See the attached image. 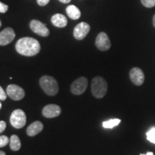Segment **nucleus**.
I'll list each match as a JSON object with an SVG mask.
<instances>
[{
  "mask_svg": "<svg viewBox=\"0 0 155 155\" xmlns=\"http://www.w3.org/2000/svg\"><path fill=\"white\" fill-rule=\"evenodd\" d=\"M7 94L9 98L15 101L22 99L25 96L24 89L15 84H10L7 86Z\"/></svg>",
  "mask_w": 155,
  "mask_h": 155,
  "instance_id": "nucleus-7",
  "label": "nucleus"
},
{
  "mask_svg": "<svg viewBox=\"0 0 155 155\" xmlns=\"http://www.w3.org/2000/svg\"><path fill=\"white\" fill-rule=\"evenodd\" d=\"M96 46L98 50L101 51H106L110 49L111 44L110 39L106 32H101L98 35L96 39Z\"/></svg>",
  "mask_w": 155,
  "mask_h": 155,
  "instance_id": "nucleus-9",
  "label": "nucleus"
},
{
  "mask_svg": "<svg viewBox=\"0 0 155 155\" xmlns=\"http://www.w3.org/2000/svg\"><path fill=\"white\" fill-rule=\"evenodd\" d=\"M7 93H5L2 87H0V100L1 101H5L7 99Z\"/></svg>",
  "mask_w": 155,
  "mask_h": 155,
  "instance_id": "nucleus-21",
  "label": "nucleus"
},
{
  "mask_svg": "<svg viewBox=\"0 0 155 155\" xmlns=\"http://www.w3.org/2000/svg\"><path fill=\"white\" fill-rule=\"evenodd\" d=\"M140 155H154V153L152 152H148L146 154H140Z\"/></svg>",
  "mask_w": 155,
  "mask_h": 155,
  "instance_id": "nucleus-26",
  "label": "nucleus"
},
{
  "mask_svg": "<svg viewBox=\"0 0 155 155\" xmlns=\"http://www.w3.org/2000/svg\"><path fill=\"white\" fill-rule=\"evenodd\" d=\"M88 87V79L82 76L77 78L71 86V91L74 95H81L86 91Z\"/></svg>",
  "mask_w": 155,
  "mask_h": 155,
  "instance_id": "nucleus-5",
  "label": "nucleus"
},
{
  "mask_svg": "<svg viewBox=\"0 0 155 155\" xmlns=\"http://www.w3.org/2000/svg\"><path fill=\"white\" fill-rule=\"evenodd\" d=\"M11 125L15 129H21L24 127L27 123L26 114L22 109H16L13 111L9 118Z\"/></svg>",
  "mask_w": 155,
  "mask_h": 155,
  "instance_id": "nucleus-4",
  "label": "nucleus"
},
{
  "mask_svg": "<svg viewBox=\"0 0 155 155\" xmlns=\"http://www.w3.org/2000/svg\"><path fill=\"white\" fill-rule=\"evenodd\" d=\"M59 1L63 4H68V3L71 2V0H59Z\"/></svg>",
  "mask_w": 155,
  "mask_h": 155,
  "instance_id": "nucleus-25",
  "label": "nucleus"
},
{
  "mask_svg": "<svg viewBox=\"0 0 155 155\" xmlns=\"http://www.w3.org/2000/svg\"><path fill=\"white\" fill-rule=\"evenodd\" d=\"M141 4L147 8H152L155 6V0H141Z\"/></svg>",
  "mask_w": 155,
  "mask_h": 155,
  "instance_id": "nucleus-19",
  "label": "nucleus"
},
{
  "mask_svg": "<svg viewBox=\"0 0 155 155\" xmlns=\"http://www.w3.org/2000/svg\"><path fill=\"white\" fill-rule=\"evenodd\" d=\"M9 7L8 5H5L3 2H0V12L1 13H5L8 10Z\"/></svg>",
  "mask_w": 155,
  "mask_h": 155,
  "instance_id": "nucleus-22",
  "label": "nucleus"
},
{
  "mask_svg": "<svg viewBox=\"0 0 155 155\" xmlns=\"http://www.w3.org/2000/svg\"><path fill=\"white\" fill-rule=\"evenodd\" d=\"M15 49L20 55L32 57L40 53V44L36 39L30 37H25L17 40L15 45Z\"/></svg>",
  "mask_w": 155,
  "mask_h": 155,
  "instance_id": "nucleus-1",
  "label": "nucleus"
},
{
  "mask_svg": "<svg viewBox=\"0 0 155 155\" xmlns=\"http://www.w3.org/2000/svg\"><path fill=\"white\" fill-rule=\"evenodd\" d=\"M50 0H37V3L38 5L41 6V7H44V6L47 5L49 3Z\"/></svg>",
  "mask_w": 155,
  "mask_h": 155,
  "instance_id": "nucleus-23",
  "label": "nucleus"
},
{
  "mask_svg": "<svg viewBox=\"0 0 155 155\" xmlns=\"http://www.w3.org/2000/svg\"><path fill=\"white\" fill-rule=\"evenodd\" d=\"M129 77L131 82L136 86H141L144 82V74L139 68H133L129 72Z\"/></svg>",
  "mask_w": 155,
  "mask_h": 155,
  "instance_id": "nucleus-12",
  "label": "nucleus"
},
{
  "mask_svg": "<svg viewBox=\"0 0 155 155\" xmlns=\"http://www.w3.org/2000/svg\"><path fill=\"white\" fill-rule=\"evenodd\" d=\"M40 86L43 91L48 96H55L59 91V86L57 81L50 75H43L39 81Z\"/></svg>",
  "mask_w": 155,
  "mask_h": 155,
  "instance_id": "nucleus-2",
  "label": "nucleus"
},
{
  "mask_svg": "<svg viewBox=\"0 0 155 155\" xmlns=\"http://www.w3.org/2000/svg\"><path fill=\"white\" fill-rule=\"evenodd\" d=\"M6 127H7V124H6L5 121H0V133H2L5 130Z\"/></svg>",
  "mask_w": 155,
  "mask_h": 155,
  "instance_id": "nucleus-24",
  "label": "nucleus"
},
{
  "mask_svg": "<svg viewBox=\"0 0 155 155\" xmlns=\"http://www.w3.org/2000/svg\"><path fill=\"white\" fill-rule=\"evenodd\" d=\"M108 90V84L105 79L101 76L94 78L91 82V92L96 98H102L105 96Z\"/></svg>",
  "mask_w": 155,
  "mask_h": 155,
  "instance_id": "nucleus-3",
  "label": "nucleus"
},
{
  "mask_svg": "<svg viewBox=\"0 0 155 155\" xmlns=\"http://www.w3.org/2000/svg\"><path fill=\"white\" fill-rule=\"evenodd\" d=\"M147 140L155 144V127H153L147 133Z\"/></svg>",
  "mask_w": 155,
  "mask_h": 155,
  "instance_id": "nucleus-18",
  "label": "nucleus"
},
{
  "mask_svg": "<svg viewBox=\"0 0 155 155\" xmlns=\"http://www.w3.org/2000/svg\"><path fill=\"white\" fill-rule=\"evenodd\" d=\"M51 22L56 28H63L68 25V19L65 15L58 13L51 17Z\"/></svg>",
  "mask_w": 155,
  "mask_h": 155,
  "instance_id": "nucleus-13",
  "label": "nucleus"
},
{
  "mask_svg": "<svg viewBox=\"0 0 155 155\" xmlns=\"http://www.w3.org/2000/svg\"><path fill=\"white\" fill-rule=\"evenodd\" d=\"M9 147L12 151H18L21 148V141L19 137L16 134L12 135L9 139Z\"/></svg>",
  "mask_w": 155,
  "mask_h": 155,
  "instance_id": "nucleus-16",
  "label": "nucleus"
},
{
  "mask_svg": "<svg viewBox=\"0 0 155 155\" xmlns=\"http://www.w3.org/2000/svg\"><path fill=\"white\" fill-rule=\"evenodd\" d=\"M121 122V119H113L108 120V121H104L102 124L103 127L105 129H112L114 127L118 126Z\"/></svg>",
  "mask_w": 155,
  "mask_h": 155,
  "instance_id": "nucleus-17",
  "label": "nucleus"
},
{
  "mask_svg": "<svg viewBox=\"0 0 155 155\" xmlns=\"http://www.w3.org/2000/svg\"><path fill=\"white\" fill-rule=\"evenodd\" d=\"M2 103H0V108H2Z\"/></svg>",
  "mask_w": 155,
  "mask_h": 155,
  "instance_id": "nucleus-29",
  "label": "nucleus"
},
{
  "mask_svg": "<svg viewBox=\"0 0 155 155\" xmlns=\"http://www.w3.org/2000/svg\"><path fill=\"white\" fill-rule=\"evenodd\" d=\"M153 25H154V27L155 28V15L154 17H153Z\"/></svg>",
  "mask_w": 155,
  "mask_h": 155,
  "instance_id": "nucleus-27",
  "label": "nucleus"
},
{
  "mask_svg": "<svg viewBox=\"0 0 155 155\" xmlns=\"http://www.w3.org/2000/svg\"><path fill=\"white\" fill-rule=\"evenodd\" d=\"M30 28L32 32L36 33L38 35L42 37H48L50 35V30L46 25L37 20V19H32L30 23Z\"/></svg>",
  "mask_w": 155,
  "mask_h": 155,
  "instance_id": "nucleus-6",
  "label": "nucleus"
},
{
  "mask_svg": "<svg viewBox=\"0 0 155 155\" xmlns=\"http://www.w3.org/2000/svg\"><path fill=\"white\" fill-rule=\"evenodd\" d=\"M9 139L7 136L2 135L0 137V147H5L9 144Z\"/></svg>",
  "mask_w": 155,
  "mask_h": 155,
  "instance_id": "nucleus-20",
  "label": "nucleus"
},
{
  "mask_svg": "<svg viewBox=\"0 0 155 155\" xmlns=\"http://www.w3.org/2000/svg\"><path fill=\"white\" fill-rule=\"evenodd\" d=\"M91 27L88 23L82 22L78 24L73 30V36L78 40H82L90 32Z\"/></svg>",
  "mask_w": 155,
  "mask_h": 155,
  "instance_id": "nucleus-8",
  "label": "nucleus"
},
{
  "mask_svg": "<svg viewBox=\"0 0 155 155\" xmlns=\"http://www.w3.org/2000/svg\"><path fill=\"white\" fill-rule=\"evenodd\" d=\"M42 113L45 118L52 119V118L58 117V116L61 115V108L56 104H48L43 108Z\"/></svg>",
  "mask_w": 155,
  "mask_h": 155,
  "instance_id": "nucleus-10",
  "label": "nucleus"
},
{
  "mask_svg": "<svg viewBox=\"0 0 155 155\" xmlns=\"http://www.w3.org/2000/svg\"><path fill=\"white\" fill-rule=\"evenodd\" d=\"M66 14L68 15L70 18L73 19V20H76V19H78L81 17V12L76 6L71 5L68 6L66 7Z\"/></svg>",
  "mask_w": 155,
  "mask_h": 155,
  "instance_id": "nucleus-15",
  "label": "nucleus"
},
{
  "mask_svg": "<svg viewBox=\"0 0 155 155\" xmlns=\"http://www.w3.org/2000/svg\"><path fill=\"white\" fill-rule=\"evenodd\" d=\"M0 155H6V154H5V152H3V151H1V152H0Z\"/></svg>",
  "mask_w": 155,
  "mask_h": 155,
  "instance_id": "nucleus-28",
  "label": "nucleus"
},
{
  "mask_svg": "<svg viewBox=\"0 0 155 155\" xmlns=\"http://www.w3.org/2000/svg\"><path fill=\"white\" fill-rule=\"evenodd\" d=\"M15 32L12 28H7L0 32V45L5 46L14 40Z\"/></svg>",
  "mask_w": 155,
  "mask_h": 155,
  "instance_id": "nucleus-11",
  "label": "nucleus"
},
{
  "mask_svg": "<svg viewBox=\"0 0 155 155\" xmlns=\"http://www.w3.org/2000/svg\"><path fill=\"white\" fill-rule=\"evenodd\" d=\"M42 129H43V124L41 121H34L29 126L27 129V134L30 137H34L36 136L38 134L41 132Z\"/></svg>",
  "mask_w": 155,
  "mask_h": 155,
  "instance_id": "nucleus-14",
  "label": "nucleus"
}]
</instances>
